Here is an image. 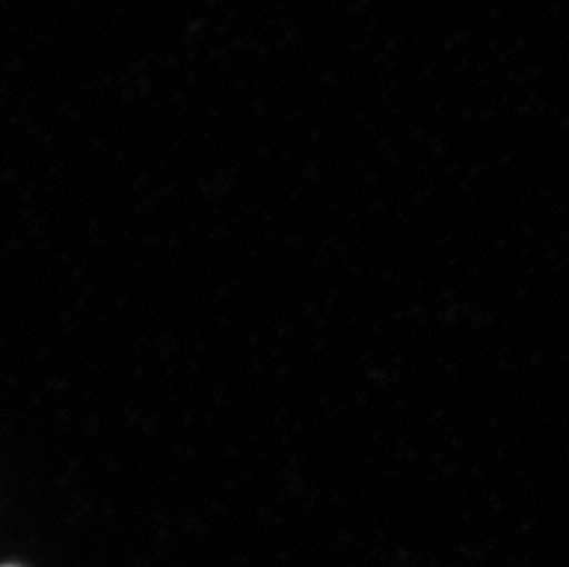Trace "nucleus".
<instances>
[{
  "mask_svg": "<svg viewBox=\"0 0 569 567\" xmlns=\"http://www.w3.org/2000/svg\"><path fill=\"white\" fill-rule=\"evenodd\" d=\"M2 567H19V566H2Z\"/></svg>",
  "mask_w": 569,
  "mask_h": 567,
  "instance_id": "f257e3e1",
  "label": "nucleus"
}]
</instances>
